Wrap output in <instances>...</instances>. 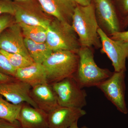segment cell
<instances>
[{
	"label": "cell",
	"mask_w": 128,
	"mask_h": 128,
	"mask_svg": "<svg viewBox=\"0 0 128 128\" xmlns=\"http://www.w3.org/2000/svg\"><path fill=\"white\" fill-rule=\"evenodd\" d=\"M16 71L6 57L0 51V72L15 78Z\"/></svg>",
	"instance_id": "cell-21"
},
{
	"label": "cell",
	"mask_w": 128,
	"mask_h": 128,
	"mask_svg": "<svg viewBox=\"0 0 128 128\" xmlns=\"http://www.w3.org/2000/svg\"><path fill=\"white\" fill-rule=\"evenodd\" d=\"M72 26L77 34L81 47L102 48L98 31L100 28L93 3L77 5L72 16Z\"/></svg>",
	"instance_id": "cell-1"
},
{
	"label": "cell",
	"mask_w": 128,
	"mask_h": 128,
	"mask_svg": "<svg viewBox=\"0 0 128 128\" xmlns=\"http://www.w3.org/2000/svg\"><path fill=\"white\" fill-rule=\"evenodd\" d=\"M77 54L78 67L73 77L82 88L96 86L112 76L113 72L96 64L91 48L81 47Z\"/></svg>",
	"instance_id": "cell-2"
},
{
	"label": "cell",
	"mask_w": 128,
	"mask_h": 128,
	"mask_svg": "<svg viewBox=\"0 0 128 128\" xmlns=\"http://www.w3.org/2000/svg\"><path fill=\"white\" fill-rule=\"evenodd\" d=\"M86 114L82 108L59 106L48 114V128H69Z\"/></svg>",
	"instance_id": "cell-13"
},
{
	"label": "cell",
	"mask_w": 128,
	"mask_h": 128,
	"mask_svg": "<svg viewBox=\"0 0 128 128\" xmlns=\"http://www.w3.org/2000/svg\"><path fill=\"white\" fill-rule=\"evenodd\" d=\"M30 95L38 108L47 113L60 106L52 86L47 82L32 87Z\"/></svg>",
	"instance_id": "cell-15"
},
{
	"label": "cell",
	"mask_w": 128,
	"mask_h": 128,
	"mask_svg": "<svg viewBox=\"0 0 128 128\" xmlns=\"http://www.w3.org/2000/svg\"><path fill=\"white\" fill-rule=\"evenodd\" d=\"M78 121H76V122H75L69 128H89L86 126H84L80 128L78 126Z\"/></svg>",
	"instance_id": "cell-30"
},
{
	"label": "cell",
	"mask_w": 128,
	"mask_h": 128,
	"mask_svg": "<svg viewBox=\"0 0 128 128\" xmlns=\"http://www.w3.org/2000/svg\"><path fill=\"white\" fill-rule=\"evenodd\" d=\"M110 36L109 37L114 40L128 42V30L115 32Z\"/></svg>",
	"instance_id": "cell-25"
},
{
	"label": "cell",
	"mask_w": 128,
	"mask_h": 128,
	"mask_svg": "<svg viewBox=\"0 0 128 128\" xmlns=\"http://www.w3.org/2000/svg\"><path fill=\"white\" fill-rule=\"evenodd\" d=\"M30 0H15L16 2H26Z\"/></svg>",
	"instance_id": "cell-31"
},
{
	"label": "cell",
	"mask_w": 128,
	"mask_h": 128,
	"mask_svg": "<svg viewBox=\"0 0 128 128\" xmlns=\"http://www.w3.org/2000/svg\"><path fill=\"white\" fill-rule=\"evenodd\" d=\"M44 12L56 19L72 25L77 5L72 0H37Z\"/></svg>",
	"instance_id": "cell-12"
},
{
	"label": "cell",
	"mask_w": 128,
	"mask_h": 128,
	"mask_svg": "<svg viewBox=\"0 0 128 128\" xmlns=\"http://www.w3.org/2000/svg\"><path fill=\"white\" fill-rule=\"evenodd\" d=\"M22 104H14L0 95V119L14 122L17 119Z\"/></svg>",
	"instance_id": "cell-19"
},
{
	"label": "cell",
	"mask_w": 128,
	"mask_h": 128,
	"mask_svg": "<svg viewBox=\"0 0 128 128\" xmlns=\"http://www.w3.org/2000/svg\"><path fill=\"white\" fill-rule=\"evenodd\" d=\"M20 128V124L17 120L12 122L0 119V128Z\"/></svg>",
	"instance_id": "cell-26"
},
{
	"label": "cell",
	"mask_w": 128,
	"mask_h": 128,
	"mask_svg": "<svg viewBox=\"0 0 128 128\" xmlns=\"http://www.w3.org/2000/svg\"><path fill=\"white\" fill-rule=\"evenodd\" d=\"M100 28L109 35L121 32V20L112 0H92Z\"/></svg>",
	"instance_id": "cell-9"
},
{
	"label": "cell",
	"mask_w": 128,
	"mask_h": 128,
	"mask_svg": "<svg viewBox=\"0 0 128 128\" xmlns=\"http://www.w3.org/2000/svg\"><path fill=\"white\" fill-rule=\"evenodd\" d=\"M17 120L22 128H48V114L26 102L22 103Z\"/></svg>",
	"instance_id": "cell-14"
},
{
	"label": "cell",
	"mask_w": 128,
	"mask_h": 128,
	"mask_svg": "<svg viewBox=\"0 0 128 128\" xmlns=\"http://www.w3.org/2000/svg\"><path fill=\"white\" fill-rule=\"evenodd\" d=\"M15 9L14 2L10 0H0V16L8 14L14 16Z\"/></svg>",
	"instance_id": "cell-22"
},
{
	"label": "cell",
	"mask_w": 128,
	"mask_h": 128,
	"mask_svg": "<svg viewBox=\"0 0 128 128\" xmlns=\"http://www.w3.org/2000/svg\"><path fill=\"white\" fill-rule=\"evenodd\" d=\"M24 37L37 42H45L47 36V28L40 26L18 24Z\"/></svg>",
	"instance_id": "cell-18"
},
{
	"label": "cell",
	"mask_w": 128,
	"mask_h": 128,
	"mask_svg": "<svg viewBox=\"0 0 128 128\" xmlns=\"http://www.w3.org/2000/svg\"><path fill=\"white\" fill-rule=\"evenodd\" d=\"M98 32L102 44L101 52L106 54L110 60L114 72H126L128 42L112 39L100 28Z\"/></svg>",
	"instance_id": "cell-8"
},
{
	"label": "cell",
	"mask_w": 128,
	"mask_h": 128,
	"mask_svg": "<svg viewBox=\"0 0 128 128\" xmlns=\"http://www.w3.org/2000/svg\"><path fill=\"white\" fill-rule=\"evenodd\" d=\"M0 49L22 54L33 61L25 46L24 38L18 23L7 28L0 34Z\"/></svg>",
	"instance_id": "cell-10"
},
{
	"label": "cell",
	"mask_w": 128,
	"mask_h": 128,
	"mask_svg": "<svg viewBox=\"0 0 128 128\" xmlns=\"http://www.w3.org/2000/svg\"><path fill=\"white\" fill-rule=\"evenodd\" d=\"M16 80V78L14 77L6 75L0 72V84L10 82Z\"/></svg>",
	"instance_id": "cell-27"
},
{
	"label": "cell",
	"mask_w": 128,
	"mask_h": 128,
	"mask_svg": "<svg viewBox=\"0 0 128 128\" xmlns=\"http://www.w3.org/2000/svg\"><path fill=\"white\" fill-rule=\"evenodd\" d=\"M15 78L33 87L47 82L45 69L42 64L34 63L16 70Z\"/></svg>",
	"instance_id": "cell-16"
},
{
	"label": "cell",
	"mask_w": 128,
	"mask_h": 128,
	"mask_svg": "<svg viewBox=\"0 0 128 128\" xmlns=\"http://www.w3.org/2000/svg\"><path fill=\"white\" fill-rule=\"evenodd\" d=\"M116 2L118 12L123 18L128 14V0H116Z\"/></svg>",
	"instance_id": "cell-24"
},
{
	"label": "cell",
	"mask_w": 128,
	"mask_h": 128,
	"mask_svg": "<svg viewBox=\"0 0 128 128\" xmlns=\"http://www.w3.org/2000/svg\"><path fill=\"white\" fill-rule=\"evenodd\" d=\"M78 62L76 53L67 50L53 52L42 63L47 83L51 84L73 77L77 70Z\"/></svg>",
	"instance_id": "cell-3"
},
{
	"label": "cell",
	"mask_w": 128,
	"mask_h": 128,
	"mask_svg": "<svg viewBox=\"0 0 128 128\" xmlns=\"http://www.w3.org/2000/svg\"></svg>",
	"instance_id": "cell-32"
},
{
	"label": "cell",
	"mask_w": 128,
	"mask_h": 128,
	"mask_svg": "<svg viewBox=\"0 0 128 128\" xmlns=\"http://www.w3.org/2000/svg\"><path fill=\"white\" fill-rule=\"evenodd\" d=\"M77 5L82 6H86L92 3V0H72Z\"/></svg>",
	"instance_id": "cell-28"
},
{
	"label": "cell",
	"mask_w": 128,
	"mask_h": 128,
	"mask_svg": "<svg viewBox=\"0 0 128 128\" xmlns=\"http://www.w3.org/2000/svg\"><path fill=\"white\" fill-rule=\"evenodd\" d=\"M25 46L34 63L42 64L53 52L45 42H37L24 38Z\"/></svg>",
	"instance_id": "cell-17"
},
{
	"label": "cell",
	"mask_w": 128,
	"mask_h": 128,
	"mask_svg": "<svg viewBox=\"0 0 128 128\" xmlns=\"http://www.w3.org/2000/svg\"><path fill=\"white\" fill-rule=\"evenodd\" d=\"M0 51L6 57L12 66L16 70L28 66L34 63L22 54L8 52L1 49Z\"/></svg>",
	"instance_id": "cell-20"
},
{
	"label": "cell",
	"mask_w": 128,
	"mask_h": 128,
	"mask_svg": "<svg viewBox=\"0 0 128 128\" xmlns=\"http://www.w3.org/2000/svg\"><path fill=\"white\" fill-rule=\"evenodd\" d=\"M16 23L40 26L47 28L54 17L44 12L39 3L34 0L14 2Z\"/></svg>",
	"instance_id": "cell-7"
},
{
	"label": "cell",
	"mask_w": 128,
	"mask_h": 128,
	"mask_svg": "<svg viewBox=\"0 0 128 128\" xmlns=\"http://www.w3.org/2000/svg\"><path fill=\"white\" fill-rule=\"evenodd\" d=\"M60 106L82 108L87 104V93L73 77L51 84Z\"/></svg>",
	"instance_id": "cell-5"
},
{
	"label": "cell",
	"mask_w": 128,
	"mask_h": 128,
	"mask_svg": "<svg viewBox=\"0 0 128 128\" xmlns=\"http://www.w3.org/2000/svg\"><path fill=\"white\" fill-rule=\"evenodd\" d=\"M32 87L25 82L16 79L12 81L0 84V95L11 103L19 104L26 102L38 108L30 97Z\"/></svg>",
	"instance_id": "cell-11"
},
{
	"label": "cell",
	"mask_w": 128,
	"mask_h": 128,
	"mask_svg": "<svg viewBox=\"0 0 128 128\" xmlns=\"http://www.w3.org/2000/svg\"><path fill=\"white\" fill-rule=\"evenodd\" d=\"M121 28H126L128 26V14L122 18L121 21Z\"/></svg>",
	"instance_id": "cell-29"
},
{
	"label": "cell",
	"mask_w": 128,
	"mask_h": 128,
	"mask_svg": "<svg viewBox=\"0 0 128 128\" xmlns=\"http://www.w3.org/2000/svg\"><path fill=\"white\" fill-rule=\"evenodd\" d=\"M126 72H113L112 76L98 85L97 87L120 112L128 113L125 101Z\"/></svg>",
	"instance_id": "cell-6"
},
{
	"label": "cell",
	"mask_w": 128,
	"mask_h": 128,
	"mask_svg": "<svg viewBox=\"0 0 128 128\" xmlns=\"http://www.w3.org/2000/svg\"><path fill=\"white\" fill-rule=\"evenodd\" d=\"M46 42L53 52L67 50L77 54L81 48L71 24L54 18L47 28Z\"/></svg>",
	"instance_id": "cell-4"
},
{
	"label": "cell",
	"mask_w": 128,
	"mask_h": 128,
	"mask_svg": "<svg viewBox=\"0 0 128 128\" xmlns=\"http://www.w3.org/2000/svg\"><path fill=\"white\" fill-rule=\"evenodd\" d=\"M16 23L14 16L8 14L0 16V34L7 28Z\"/></svg>",
	"instance_id": "cell-23"
}]
</instances>
